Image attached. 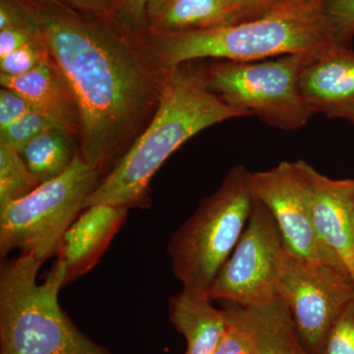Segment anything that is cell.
Here are the masks:
<instances>
[{
  "mask_svg": "<svg viewBox=\"0 0 354 354\" xmlns=\"http://www.w3.org/2000/svg\"><path fill=\"white\" fill-rule=\"evenodd\" d=\"M285 302L309 354H318L326 335L354 298L348 270L329 264H305L286 251L279 281Z\"/></svg>",
  "mask_w": 354,
  "mask_h": 354,
  "instance_id": "9",
  "label": "cell"
},
{
  "mask_svg": "<svg viewBox=\"0 0 354 354\" xmlns=\"http://www.w3.org/2000/svg\"><path fill=\"white\" fill-rule=\"evenodd\" d=\"M77 152L74 135L65 128H55L32 140L20 153L32 176L41 184L66 171Z\"/></svg>",
  "mask_w": 354,
  "mask_h": 354,
  "instance_id": "18",
  "label": "cell"
},
{
  "mask_svg": "<svg viewBox=\"0 0 354 354\" xmlns=\"http://www.w3.org/2000/svg\"><path fill=\"white\" fill-rule=\"evenodd\" d=\"M290 0H228L242 21L252 20L283 6Z\"/></svg>",
  "mask_w": 354,
  "mask_h": 354,
  "instance_id": "28",
  "label": "cell"
},
{
  "mask_svg": "<svg viewBox=\"0 0 354 354\" xmlns=\"http://www.w3.org/2000/svg\"><path fill=\"white\" fill-rule=\"evenodd\" d=\"M55 128L65 127L50 114L41 111H31L0 129V142L21 152L32 140Z\"/></svg>",
  "mask_w": 354,
  "mask_h": 354,
  "instance_id": "20",
  "label": "cell"
},
{
  "mask_svg": "<svg viewBox=\"0 0 354 354\" xmlns=\"http://www.w3.org/2000/svg\"><path fill=\"white\" fill-rule=\"evenodd\" d=\"M218 302L225 315L250 335L256 354H309L281 297L249 306Z\"/></svg>",
  "mask_w": 354,
  "mask_h": 354,
  "instance_id": "14",
  "label": "cell"
},
{
  "mask_svg": "<svg viewBox=\"0 0 354 354\" xmlns=\"http://www.w3.org/2000/svg\"><path fill=\"white\" fill-rule=\"evenodd\" d=\"M41 265L21 254L1 266L0 354H111L84 335L60 306L64 265L57 261L39 283Z\"/></svg>",
  "mask_w": 354,
  "mask_h": 354,
  "instance_id": "4",
  "label": "cell"
},
{
  "mask_svg": "<svg viewBox=\"0 0 354 354\" xmlns=\"http://www.w3.org/2000/svg\"><path fill=\"white\" fill-rule=\"evenodd\" d=\"M225 319L227 327L214 354H256L250 335L227 315Z\"/></svg>",
  "mask_w": 354,
  "mask_h": 354,
  "instance_id": "25",
  "label": "cell"
},
{
  "mask_svg": "<svg viewBox=\"0 0 354 354\" xmlns=\"http://www.w3.org/2000/svg\"><path fill=\"white\" fill-rule=\"evenodd\" d=\"M153 0H113L109 20L138 41L145 34L147 9Z\"/></svg>",
  "mask_w": 354,
  "mask_h": 354,
  "instance_id": "24",
  "label": "cell"
},
{
  "mask_svg": "<svg viewBox=\"0 0 354 354\" xmlns=\"http://www.w3.org/2000/svg\"><path fill=\"white\" fill-rule=\"evenodd\" d=\"M41 38L37 24L0 30V57Z\"/></svg>",
  "mask_w": 354,
  "mask_h": 354,
  "instance_id": "27",
  "label": "cell"
},
{
  "mask_svg": "<svg viewBox=\"0 0 354 354\" xmlns=\"http://www.w3.org/2000/svg\"><path fill=\"white\" fill-rule=\"evenodd\" d=\"M208 295L183 288L169 300V317L183 335L185 354H214L225 327L223 310L216 308Z\"/></svg>",
  "mask_w": 354,
  "mask_h": 354,
  "instance_id": "17",
  "label": "cell"
},
{
  "mask_svg": "<svg viewBox=\"0 0 354 354\" xmlns=\"http://www.w3.org/2000/svg\"><path fill=\"white\" fill-rule=\"evenodd\" d=\"M286 248L270 209L257 198L239 243L216 274L212 300L249 306L279 297Z\"/></svg>",
  "mask_w": 354,
  "mask_h": 354,
  "instance_id": "8",
  "label": "cell"
},
{
  "mask_svg": "<svg viewBox=\"0 0 354 354\" xmlns=\"http://www.w3.org/2000/svg\"><path fill=\"white\" fill-rule=\"evenodd\" d=\"M39 185L19 151L0 142V209L27 196Z\"/></svg>",
  "mask_w": 354,
  "mask_h": 354,
  "instance_id": "19",
  "label": "cell"
},
{
  "mask_svg": "<svg viewBox=\"0 0 354 354\" xmlns=\"http://www.w3.org/2000/svg\"><path fill=\"white\" fill-rule=\"evenodd\" d=\"M323 8L335 46L353 48L354 0H323Z\"/></svg>",
  "mask_w": 354,
  "mask_h": 354,
  "instance_id": "21",
  "label": "cell"
},
{
  "mask_svg": "<svg viewBox=\"0 0 354 354\" xmlns=\"http://www.w3.org/2000/svg\"><path fill=\"white\" fill-rule=\"evenodd\" d=\"M299 164L309 184L317 236L346 265L354 281V179L335 180L304 160Z\"/></svg>",
  "mask_w": 354,
  "mask_h": 354,
  "instance_id": "11",
  "label": "cell"
},
{
  "mask_svg": "<svg viewBox=\"0 0 354 354\" xmlns=\"http://www.w3.org/2000/svg\"><path fill=\"white\" fill-rule=\"evenodd\" d=\"M39 111L24 95L12 88L1 87L0 90V129H3L25 114Z\"/></svg>",
  "mask_w": 354,
  "mask_h": 354,
  "instance_id": "26",
  "label": "cell"
},
{
  "mask_svg": "<svg viewBox=\"0 0 354 354\" xmlns=\"http://www.w3.org/2000/svg\"><path fill=\"white\" fill-rule=\"evenodd\" d=\"M318 354H354V298L333 324Z\"/></svg>",
  "mask_w": 354,
  "mask_h": 354,
  "instance_id": "23",
  "label": "cell"
},
{
  "mask_svg": "<svg viewBox=\"0 0 354 354\" xmlns=\"http://www.w3.org/2000/svg\"><path fill=\"white\" fill-rule=\"evenodd\" d=\"M252 174L239 165L211 196L172 234L167 245L171 269L183 288L209 295L221 268L239 243L252 213Z\"/></svg>",
  "mask_w": 354,
  "mask_h": 354,
  "instance_id": "5",
  "label": "cell"
},
{
  "mask_svg": "<svg viewBox=\"0 0 354 354\" xmlns=\"http://www.w3.org/2000/svg\"><path fill=\"white\" fill-rule=\"evenodd\" d=\"M241 22L228 0H153L147 9L145 34L150 36L213 29Z\"/></svg>",
  "mask_w": 354,
  "mask_h": 354,
  "instance_id": "16",
  "label": "cell"
},
{
  "mask_svg": "<svg viewBox=\"0 0 354 354\" xmlns=\"http://www.w3.org/2000/svg\"><path fill=\"white\" fill-rule=\"evenodd\" d=\"M64 3L71 4V6L82 9L88 13L101 17H111L113 10V0H62Z\"/></svg>",
  "mask_w": 354,
  "mask_h": 354,
  "instance_id": "29",
  "label": "cell"
},
{
  "mask_svg": "<svg viewBox=\"0 0 354 354\" xmlns=\"http://www.w3.org/2000/svg\"><path fill=\"white\" fill-rule=\"evenodd\" d=\"M1 87L12 88L36 106L50 114L72 135L79 136L80 121L78 108L71 88L53 57L46 60L24 75H0Z\"/></svg>",
  "mask_w": 354,
  "mask_h": 354,
  "instance_id": "15",
  "label": "cell"
},
{
  "mask_svg": "<svg viewBox=\"0 0 354 354\" xmlns=\"http://www.w3.org/2000/svg\"><path fill=\"white\" fill-rule=\"evenodd\" d=\"M138 44L147 59L162 72L205 58L255 62L293 53L320 57L337 46L323 0H290L255 19L213 29L146 35Z\"/></svg>",
  "mask_w": 354,
  "mask_h": 354,
  "instance_id": "3",
  "label": "cell"
},
{
  "mask_svg": "<svg viewBox=\"0 0 354 354\" xmlns=\"http://www.w3.org/2000/svg\"><path fill=\"white\" fill-rule=\"evenodd\" d=\"M50 57L43 38L26 44L19 50L0 57V75L17 77L36 68Z\"/></svg>",
  "mask_w": 354,
  "mask_h": 354,
  "instance_id": "22",
  "label": "cell"
},
{
  "mask_svg": "<svg viewBox=\"0 0 354 354\" xmlns=\"http://www.w3.org/2000/svg\"><path fill=\"white\" fill-rule=\"evenodd\" d=\"M194 62L164 72L162 93L148 127L100 181L85 208L97 204L145 208L153 176L179 147L206 128L251 116L211 92L205 67Z\"/></svg>",
  "mask_w": 354,
  "mask_h": 354,
  "instance_id": "2",
  "label": "cell"
},
{
  "mask_svg": "<svg viewBox=\"0 0 354 354\" xmlns=\"http://www.w3.org/2000/svg\"><path fill=\"white\" fill-rule=\"evenodd\" d=\"M302 94L314 113L354 125V51L334 46L317 57L300 78Z\"/></svg>",
  "mask_w": 354,
  "mask_h": 354,
  "instance_id": "13",
  "label": "cell"
},
{
  "mask_svg": "<svg viewBox=\"0 0 354 354\" xmlns=\"http://www.w3.org/2000/svg\"><path fill=\"white\" fill-rule=\"evenodd\" d=\"M252 184L255 197L271 212L292 257L305 264L324 263L348 270L317 236L309 184L299 160L281 162L269 171L254 172Z\"/></svg>",
  "mask_w": 354,
  "mask_h": 354,
  "instance_id": "10",
  "label": "cell"
},
{
  "mask_svg": "<svg viewBox=\"0 0 354 354\" xmlns=\"http://www.w3.org/2000/svg\"><path fill=\"white\" fill-rule=\"evenodd\" d=\"M21 1L75 99L79 153L102 169L155 113L164 72L109 18L82 15L62 0Z\"/></svg>",
  "mask_w": 354,
  "mask_h": 354,
  "instance_id": "1",
  "label": "cell"
},
{
  "mask_svg": "<svg viewBox=\"0 0 354 354\" xmlns=\"http://www.w3.org/2000/svg\"><path fill=\"white\" fill-rule=\"evenodd\" d=\"M129 208L108 204L86 207L65 232L57 249L64 286L90 272L124 225Z\"/></svg>",
  "mask_w": 354,
  "mask_h": 354,
  "instance_id": "12",
  "label": "cell"
},
{
  "mask_svg": "<svg viewBox=\"0 0 354 354\" xmlns=\"http://www.w3.org/2000/svg\"><path fill=\"white\" fill-rule=\"evenodd\" d=\"M102 169L77 152L62 176L39 184L29 195L0 209V256L14 250L44 262L57 255L70 225L99 185Z\"/></svg>",
  "mask_w": 354,
  "mask_h": 354,
  "instance_id": "7",
  "label": "cell"
},
{
  "mask_svg": "<svg viewBox=\"0 0 354 354\" xmlns=\"http://www.w3.org/2000/svg\"><path fill=\"white\" fill-rule=\"evenodd\" d=\"M293 53L255 62L218 60L205 67L207 87L225 104L285 131L304 127L315 114L301 88L305 68L316 59Z\"/></svg>",
  "mask_w": 354,
  "mask_h": 354,
  "instance_id": "6",
  "label": "cell"
}]
</instances>
